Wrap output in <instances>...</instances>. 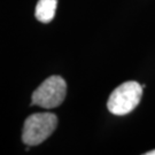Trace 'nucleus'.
<instances>
[{
    "instance_id": "nucleus-5",
    "label": "nucleus",
    "mask_w": 155,
    "mask_h": 155,
    "mask_svg": "<svg viewBox=\"0 0 155 155\" xmlns=\"http://www.w3.org/2000/svg\"><path fill=\"white\" fill-rule=\"evenodd\" d=\"M146 155H155V150H150V152H147V153H146Z\"/></svg>"
},
{
    "instance_id": "nucleus-3",
    "label": "nucleus",
    "mask_w": 155,
    "mask_h": 155,
    "mask_svg": "<svg viewBox=\"0 0 155 155\" xmlns=\"http://www.w3.org/2000/svg\"><path fill=\"white\" fill-rule=\"evenodd\" d=\"M67 94L66 81L61 76H51L45 79L32 93V105L52 109L63 102Z\"/></svg>"
},
{
    "instance_id": "nucleus-4",
    "label": "nucleus",
    "mask_w": 155,
    "mask_h": 155,
    "mask_svg": "<svg viewBox=\"0 0 155 155\" xmlns=\"http://www.w3.org/2000/svg\"><path fill=\"white\" fill-rule=\"evenodd\" d=\"M58 0H39L36 6V18L43 23L51 22L55 16Z\"/></svg>"
},
{
    "instance_id": "nucleus-1",
    "label": "nucleus",
    "mask_w": 155,
    "mask_h": 155,
    "mask_svg": "<svg viewBox=\"0 0 155 155\" xmlns=\"http://www.w3.org/2000/svg\"><path fill=\"white\" fill-rule=\"evenodd\" d=\"M58 127V117L53 113H36L24 121L22 132L23 143L37 146L50 137Z\"/></svg>"
},
{
    "instance_id": "nucleus-2",
    "label": "nucleus",
    "mask_w": 155,
    "mask_h": 155,
    "mask_svg": "<svg viewBox=\"0 0 155 155\" xmlns=\"http://www.w3.org/2000/svg\"><path fill=\"white\" fill-rule=\"evenodd\" d=\"M143 97V86L134 81L117 86L109 95L107 108L114 115H127L139 105Z\"/></svg>"
}]
</instances>
